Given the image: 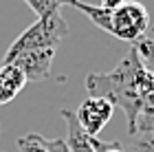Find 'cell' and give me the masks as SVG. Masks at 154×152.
Returning a JSON list of instances; mask_svg holds the SVG:
<instances>
[{"mask_svg":"<svg viewBox=\"0 0 154 152\" xmlns=\"http://www.w3.org/2000/svg\"><path fill=\"white\" fill-rule=\"evenodd\" d=\"M24 2L31 7V11L38 13V18H44L51 13H57L64 5H68V0H24Z\"/></svg>","mask_w":154,"mask_h":152,"instance_id":"7c38bea8","label":"cell"},{"mask_svg":"<svg viewBox=\"0 0 154 152\" xmlns=\"http://www.w3.org/2000/svg\"><path fill=\"white\" fill-rule=\"evenodd\" d=\"M26 79L16 64H0V106L9 104L24 88Z\"/></svg>","mask_w":154,"mask_h":152,"instance_id":"8992f818","label":"cell"},{"mask_svg":"<svg viewBox=\"0 0 154 152\" xmlns=\"http://www.w3.org/2000/svg\"><path fill=\"white\" fill-rule=\"evenodd\" d=\"M68 36V22L62 18V13H51V16L38 18L29 29H24L20 36L13 40V44L7 49L5 60L9 62L18 53L24 51H38V49H55L62 44V40Z\"/></svg>","mask_w":154,"mask_h":152,"instance_id":"7a4b0ae2","label":"cell"},{"mask_svg":"<svg viewBox=\"0 0 154 152\" xmlns=\"http://www.w3.org/2000/svg\"><path fill=\"white\" fill-rule=\"evenodd\" d=\"M121 5H123V0H101L99 7H103V9H108V11H115L117 7H121Z\"/></svg>","mask_w":154,"mask_h":152,"instance_id":"5bb4252c","label":"cell"},{"mask_svg":"<svg viewBox=\"0 0 154 152\" xmlns=\"http://www.w3.org/2000/svg\"><path fill=\"white\" fill-rule=\"evenodd\" d=\"M150 29V13L139 0H123L121 7L110 11V29L108 33L117 40L134 44Z\"/></svg>","mask_w":154,"mask_h":152,"instance_id":"3957f363","label":"cell"},{"mask_svg":"<svg viewBox=\"0 0 154 152\" xmlns=\"http://www.w3.org/2000/svg\"><path fill=\"white\" fill-rule=\"evenodd\" d=\"M90 143H93L95 152H123L119 141H101L99 137H90Z\"/></svg>","mask_w":154,"mask_h":152,"instance_id":"4fadbf2b","label":"cell"},{"mask_svg":"<svg viewBox=\"0 0 154 152\" xmlns=\"http://www.w3.org/2000/svg\"><path fill=\"white\" fill-rule=\"evenodd\" d=\"M152 88H154V75L145 71L134 46H130L125 57L110 73L86 75L88 97H103L115 108H121L125 113V121H128V135H132V130H134L139 110Z\"/></svg>","mask_w":154,"mask_h":152,"instance_id":"6da1fadb","label":"cell"},{"mask_svg":"<svg viewBox=\"0 0 154 152\" xmlns=\"http://www.w3.org/2000/svg\"><path fill=\"white\" fill-rule=\"evenodd\" d=\"M20 152H68L66 139H46L38 132H29L18 139Z\"/></svg>","mask_w":154,"mask_h":152,"instance_id":"ba28073f","label":"cell"},{"mask_svg":"<svg viewBox=\"0 0 154 152\" xmlns=\"http://www.w3.org/2000/svg\"><path fill=\"white\" fill-rule=\"evenodd\" d=\"M55 49H38V51H24L18 53L16 57H11L9 62L2 64H16L22 71L26 82H42L51 75V66H53V57H55Z\"/></svg>","mask_w":154,"mask_h":152,"instance_id":"5b68a950","label":"cell"},{"mask_svg":"<svg viewBox=\"0 0 154 152\" xmlns=\"http://www.w3.org/2000/svg\"><path fill=\"white\" fill-rule=\"evenodd\" d=\"M121 148L123 152H154V135H128Z\"/></svg>","mask_w":154,"mask_h":152,"instance_id":"8fae6325","label":"cell"},{"mask_svg":"<svg viewBox=\"0 0 154 152\" xmlns=\"http://www.w3.org/2000/svg\"><path fill=\"white\" fill-rule=\"evenodd\" d=\"M115 106L103 97H88L75 110V119L88 137H97L112 119Z\"/></svg>","mask_w":154,"mask_h":152,"instance_id":"277c9868","label":"cell"},{"mask_svg":"<svg viewBox=\"0 0 154 152\" xmlns=\"http://www.w3.org/2000/svg\"><path fill=\"white\" fill-rule=\"evenodd\" d=\"M132 135H154V88L150 91L141 110H139V117L134 121Z\"/></svg>","mask_w":154,"mask_h":152,"instance_id":"9c48e42d","label":"cell"},{"mask_svg":"<svg viewBox=\"0 0 154 152\" xmlns=\"http://www.w3.org/2000/svg\"><path fill=\"white\" fill-rule=\"evenodd\" d=\"M62 117L66 121V146L68 152H95L93 143H90V137L79 128V123L75 119V110L64 108L62 110Z\"/></svg>","mask_w":154,"mask_h":152,"instance_id":"52a82bcc","label":"cell"},{"mask_svg":"<svg viewBox=\"0 0 154 152\" xmlns=\"http://www.w3.org/2000/svg\"><path fill=\"white\" fill-rule=\"evenodd\" d=\"M132 46L137 49V55L141 60V64L145 66V71L154 75V26H150Z\"/></svg>","mask_w":154,"mask_h":152,"instance_id":"30bf717a","label":"cell"}]
</instances>
